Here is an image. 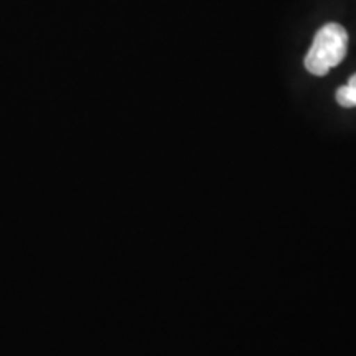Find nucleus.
I'll use <instances>...</instances> for the list:
<instances>
[{"label":"nucleus","instance_id":"nucleus-1","mask_svg":"<svg viewBox=\"0 0 356 356\" xmlns=\"http://www.w3.org/2000/svg\"><path fill=\"white\" fill-rule=\"evenodd\" d=\"M348 51V33L341 25L327 24L315 33L309 53L305 56V68L314 76H325L345 60Z\"/></svg>","mask_w":356,"mask_h":356},{"label":"nucleus","instance_id":"nucleus-2","mask_svg":"<svg viewBox=\"0 0 356 356\" xmlns=\"http://www.w3.org/2000/svg\"><path fill=\"white\" fill-rule=\"evenodd\" d=\"M337 102L341 108H356V74L350 78L345 86L338 88Z\"/></svg>","mask_w":356,"mask_h":356}]
</instances>
